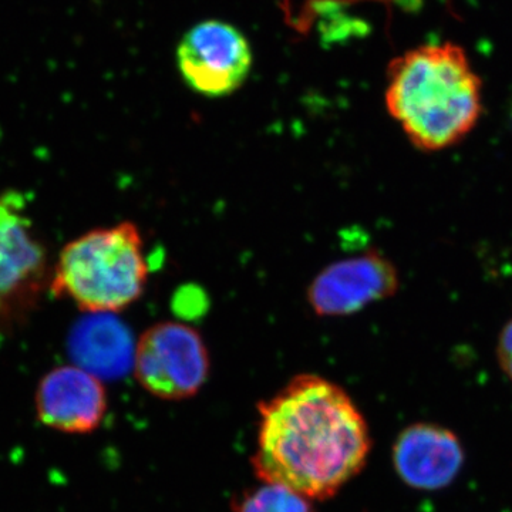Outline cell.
I'll use <instances>...</instances> for the list:
<instances>
[{
	"instance_id": "6",
	"label": "cell",
	"mask_w": 512,
	"mask_h": 512,
	"mask_svg": "<svg viewBox=\"0 0 512 512\" xmlns=\"http://www.w3.org/2000/svg\"><path fill=\"white\" fill-rule=\"evenodd\" d=\"M184 82L205 97H225L247 82L252 50L247 37L229 23L207 20L185 33L177 49Z\"/></svg>"
},
{
	"instance_id": "5",
	"label": "cell",
	"mask_w": 512,
	"mask_h": 512,
	"mask_svg": "<svg viewBox=\"0 0 512 512\" xmlns=\"http://www.w3.org/2000/svg\"><path fill=\"white\" fill-rule=\"evenodd\" d=\"M138 383L168 402L190 399L210 375V353L197 330L177 322L151 326L138 339L134 353Z\"/></svg>"
},
{
	"instance_id": "3",
	"label": "cell",
	"mask_w": 512,
	"mask_h": 512,
	"mask_svg": "<svg viewBox=\"0 0 512 512\" xmlns=\"http://www.w3.org/2000/svg\"><path fill=\"white\" fill-rule=\"evenodd\" d=\"M148 279L140 229L131 222L93 229L63 248L50 292L84 312L124 311L143 295Z\"/></svg>"
},
{
	"instance_id": "1",
	"label": "cell",
	"mask_w": 512,
	"mask_h": 512,
	"mask_svg": "<svg viewBox=\"0 0 512 512\" xmlns=\"http://www.w3.org/2000/svg\"><path fill=\"white\" fill-rule=\"evenodd\" d=\"M258 416L251 463L261 483L323 501L366 467L372 450L369 424L332 380L311 373L295 376L259 403Z\"/></svg>"
},
{
	"instance_id": "2",
	"label": "cell",
	"mask_w": 512,
	"mask_h": 512,
	"mask_svg": "<svg viewBox=\"0 0 512 512\" xmlns=\"http://www.w3.org/2000/svg\"><path fill=\"white\" fill-rule=\"evenodd\" d=\"M387 113L421 153L463 143L483 116V82L453 42L407 50L387 67Z\"/></svg>"
},
{
	"instance_id": "7",
	"label": "cell",
	"mask_w": 512,
	"mask_h": 512,
	"mask_svg": "<svg viewBox=\"0 0 512 512\" xmlns=\"http://www.w3.org/2000/svg\"><path fill=\"white\" fill-rule=\"evenodd\" d=\"M400 288L396 265L379 251L352 256L323 269L308 289L312 311L322 318H338L386 301Z\"/></svg>"
},
{
	"instance_id": "9",
	"label": "cell",
	"mask_w": 512,
	"mask_h": 512,
	"mask_svg": "<svg viewBox=\"0 0 512 512\" xmlns=\"http://www.w3.org/2000/svg\"><path fill=\"white\" fill-rule=\"evenodd\" d=\"M37 416L63 433H92L107 412V393L99 377L76 366H62L43 377L36 392Z\"/></svg>"
},
{
	"instance_id": "12",
	"label": "cell",
	"mask_w": 512,
	"mask_h": 512,
	"mask_svg": "<svg viewBox=\"0 0 512 512\" xmlns=\"http://www.w3.org/2000/svg\"><path fill=\"white\" fill-rule=\"evenodd\" d=\"M359 3H380L384 6H400V8H413L419 6L421 0H301L298 13L293 18V29L296 32L308 33L315 26L316 20L325 12L333 9L346 8V6L359 5Z\"/></svg>"
},
{
	"instance_id": "8",
	"label": "cell",
	"mask_w": 512,
	"mask_h": 512,
	"mask_svg": "<svg viewBox=\"0 0 512 512\" xmlns=\"http://www.w3.org/2000/svg\"><path fill=\"white\" fill-rule=\"evenodd\" d=\"M397 477L417 491H439L454 483L466 463V451L453 430L437 423L410 424L393 444Z\"/></svg>"
},
{
	"instance_id": "4",
	"label": "cell",
	"mask_w": 512,
	"mask_h": 512,
	"mask_svg": "<svg viewBox=\"0 0 512 512\" xmlns=\"http://www.w3.org/2000/svg\"><path fill=\"white\" fill-rule=\"evenodd\" d=\"M49 281L47 256L26 215L22 192L0 195V328L13 326L39 302Z\"/></svg>"
},
{
	"instance_id": "11",
	"label": "cell",
	"mask_w": 512,
	"mask_h": 512,
	"mask_svg": "<svg viewBox=\"0 0 512 512\" xmlns=\"http://www.w3.org/2000/svg\"><path fill=\"white\" fill-rule=\"evenodd\" d=\"M234 512H318L312 500L284 485L261 483L244 491L232 504Z\"/></svg>"
},
{
	"instance_id": "10",
	"label": "cell",
	"mask_w": 512,
	"mask_h": 512,
	"mask_svg": "<svg viewBox=\"0 0 512 512\" xmlns=\"http://www.w3.org/2000/svg\"><path fill=\"white\" fill-rule=\"evenodd\" d=\"M69 349L77 367L106 379L124 375L133 357L130 333L106 313L80 322L70 336Z\"/></svg>"
},
{
	"instance_id": "13",
	"label": "cell",
	"mask_w": 512,
	"mask_h": 512,
	"mask_svg": "<svg viewBox=\"0 0 512 512\" xmlns=\"http://www.w3.org/2000/svg\"><path fill=\"white\" fill-rule=\"evenodd\" d=\"M495 357L501 372L512 382V318L505 323L498 335Z\"/></svg>"
}]
</instances>
